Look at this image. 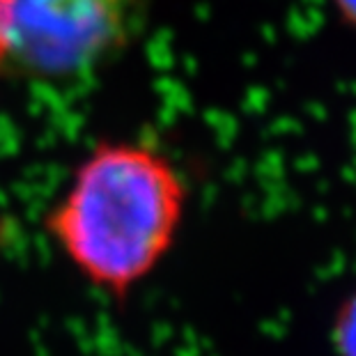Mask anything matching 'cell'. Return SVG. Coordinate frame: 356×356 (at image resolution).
<instances>
[{
  "label": "cell",
  "instance_id": "2",
  "mask_svg": "<svg viewBox=\"0 0 356 356\" xmlns=\"http://www.w3.org/2000/svg\"><path fill=\"white\" fill-rule=\"evenodd\" d=\"M147 0H0V74L76 76L140 28Z\"/></svg>",
  "mask_w": 356,
  "mask_h": 356
},
{
  "label": "cell",
  "instance_id": "3",
  "mask_svg": "<svg viewBox=\"0 0 356 356\" xmlns=\"http://www.w3.org/2000/svg\"><path fill=\"white\" fill-rule=\"evenodd\" d=\"M333 347L338 356H356V290L340 304L333 320Z\"/></svg>",
  "mask_w": 356,
  "mask_h": 356
},
{
  "label": "cell",
  "instance_id": "1",
  "mask_svg": "<svg viewBox=\"0 0 356 356\" xmlns=\"http://www.w3.org/2000/svg\"><path fill=\"white\" fill-rule=\"evenodd\" d=\"M186 191L154 149L102 145L74 175L49 214V232L90 283L122 294L170 251Z\"/></svg>",
  "mask_w": 356,
  "mask_h": 356
},
{
  "label": "cell",
  "instance_id": "4",
  "mask_svg": "<svg viewBox=\"0 0 356 356\" xmlns=\"http://www.w3.org/2000/svg\"><path fill=\"white\" fill-rule=\"evenodd\" d=\"M331 5L340 17V21L356 33V0H331Z\"/></svg>",
  "mask_w": 356,
  "mask_h": 356
}]
</instances>
